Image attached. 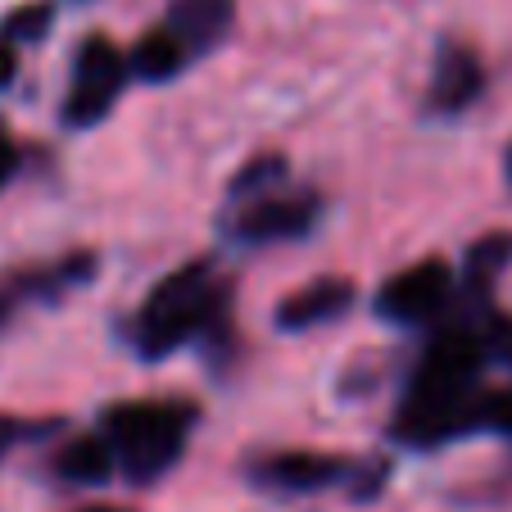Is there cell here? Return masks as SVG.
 Masks as SVG:
<instances>
[{
    "instance_id": "obj_14",
    "label": "cell",
    "mask_w": 512,
    "mask_h": 512,
    "mask_svg": "<svg viewBox=\"0 0 512 512\" xmlns=\"http://www.w3.org/2000/svg\"><path fill=\"white\" fill-rule=\"evenodd\" d=\"M512 263V232H490L481 236V241L467 250V286L476 290V295H485V290L499 281V272Z\"/></svg>"
},
{
    "instance_id": "obj_13",
    "label": "cell",
    "mask_w": 512,
    "mask_h": 512,
    "mask_svg": "<svg viewBox=\"0 0 512 512\" xmlns=\"http://www.w3.org/2000/svg\"><path fill=\"white\" fill-rule=\"evenodd\" d=\"M186 64H191V59H186V50L177 46L164 28L145 32V37L136 41V50L127 55V73H132V78H141V82H155V87H159V82H173Z\"/></svg>"
},
{
    "instance_id": "obj_7",
    "label": "cell",
    "mask_w": 512,
    "mask_h": 512,
    "mask_svg": "<svg viewBox=\"0 0 512 512\" xmlns=\"http://www.w3.org/2000/svg\"><path fill=\"white\" fill-rule=\"evenodd\" d=\"M358 467L340 454H268L250 463V481L272 494H318L354 481Z\"/></svg>"
},
{
    "instance_id": "obj_21",
    "label": "cell",
    "mask_w": 512,
    "mask_h": 512,
    "mask_svg": "<svg viewBox=\"0 0 512 512\" xmlns=\"http://www.w3.org/2000/svg\"><path fill=\"white\" fill-rule=\"evenodd\" d=\"M14 73H19V46H10V41L0 37V91L14 82Z\"/></svg>"
},
{
    "instance_id": "obj_12",
    "label": "cell",
    "mask_w": 512,
    "mask_h": 512,
    "mask_svg": "<svg viewBox=\"0 0 512 512\" xmlns=\"http://www.w3.org/2000/svg\"><path fill=\"white\" fill-rule=\"evenodd\" d=\"M50 467H55V476L64 485H105V481H114V458H109V445L100 440V431L64 440Z\"/></svg>"
},
{
    "instance_id": "obj_6",
    "label": "cell",
    "mask_w": 512,
    "mask_h": 512,
    "mask_svg": "<svg viewBox=\"0 0 512 512\" xmlns=\"http://www.w3.org/2000/svg\"><path fill=\"white\" fill-rule=\"evenodd\" d=\"M454 300V272L440 259H422L413 268L395 272L386 286L377 290V313L395 327H431Z\"/></svg>"
},
{
    "instance_id": "obj_17",
    "label": "cell",
    "mask_w": 512,
    "mask_h": 512,
    "mask_svg": "<svg viewBox=\"0 0 512 512\" xmlns=\"http://www.w3.org/2000/svg\"><path fill=\"white\" fill-rule=\"evenodd\" d=\"M476 431H494V435H508L512 440V386L508 390H481Z\"/></svg>"
},
{
    "instance_id": "obj_2",
    "label": "cell",
    "mask_w": 512,
    "mask_h": 512,
    "mask_svg": "<svg viewBox=\"0 0 512 512\" xmlns=\"http://www.w3.org/2000/svg\"><path fill=\"white\" fill-rule=\"evenodd\" d=\"M227 304H232V286H227L223 272L204 259L182 263V268L168 272V277L145 295V304L136 309L127 336H132L136 354L159 363V358L177 354V349L218 336L223 318H227Z\"/></svg>"
},
{
    "instance_id": "obj_8",
    "label": "cell",
    "mask_w": 512,
    "mask_h": 512,
    "mask_svg": "<svg viewBox=\"0 0 512 512\" xmlns=\"http://www.w3.org/2000/svg\"><path fill=\"white\" fill-rule=\"evenodd\" d=\"M96 277V254H68L59 263H46V268H28L14 272V277L0 281V322H10L19 309L41 300H59L73 286Z\"/></svg>"
},
{
    "instance_id": "obj_23",
    "label": "cell",
    "mask_w": 512,
    "mask_h": 512,
    "mask_svg": "<svg viewBox=\"0 0 512 512\" xmlns=\"http://www.w3.org/2000/svg\"><path fill=\"white\" fill-rule=\"evenodd\" d=\"M503 173H508V186H512V145H508V155H503Z\"/></svg>"
},
{
    "instance_id": "obj_1",
    "label": "cell",
    "mask_w": 512,
    "mask_h": 512,
    "mask_svg": "<svg viewBox=\"0 0 512 512\" xmlns=\"http://www.w3.org/2000/svg\"><path fill=\"white\" fill-rule=\"evenodd\" d=\"M490 318L458 322L435 331L422 349L413 377H408L404 404L395 413V435L408 449H435L463 440L476 431V404H481V372L490 363Z\"/></svg>"
},
{
    "instance_id": "obj_20",
    "label": "cell",
    "mask_w": 512,
    "mask_h": 512,
    "mask_svg": "<svg viewBox=\"0 0 512 512\" xmlns=\"http://www.w3.org/2000/svg\"><path fill=\"white\" fill-rule=\"evenodd\" d=\"M490 358H512V322H499V318H490Z\"/></svg>"
},
{
    "instance_id": "obj_11",
    "label": "cell",
    "mask_w": 512,
    "mask_h": 512,
    "mask_svg": "<svg viewBox=\"0 0 512 512\" xmlns=\"http://www.w3.org/2000/svg\"><path fill=\"white\" fill-rule=\"evenodd\" d=\"M236 19V0H173L168 5V19L159 28L186 50V59L209 55L213 46H223V37L232 32Z\"/></svg>"
},
{
    "instance_id": "obj_3",
    "label": "cell",
    "mask_w": 512,
    "mask_h": 512,
    "mask_svg": "<svg viewBox=\"0 0 512 512\" xmlns=\"http://www.w3.org/2000/svg\"><path fill=\"white\" fill-rule=\"evenodd\" d=\"M195 426V408L182 399H127L105 408L100 417V440L109 445L114 476L132 485L164 481L186 454Z\"/></svg>"
},
{
    "instance_id": "obj_16",
    "label": "cell",
    "mask_w": 512,
    "mask_h": 512,
    "mask_svg": "<svg viewBox=\"0 0 512 512\" xmlns=\"http://www.w3.org/2000/svg\"><path fill=\"white\" fill-rule=\"evenodd\" d=\"M55 23V5H23L14 10L10 19L0 23V37L10 41V46H28V41H41Z\"/></svg>"
},
{
    "instance_id": "obj_9",
    "label": "cell",
    "mask_w": 512,
    "mask_h": 512,
    "mask_svg": "<svg viewBox=\"0 0 512 512\" xmlns=\"http://www.w3.org/2000/svg\"><path fill=\"white\" fill-rule=\"evenodd\" d=\"M481 91H485V68H481V59H476V50L458 46V41H445V46L435 50L426 114L454 118V114H463Z\"/></svg>"
},
{
    "instance_id": "obj_22",
    "label": "cell",
    "mask_w": 512,
    "mask_h": 512,
    "mask_svg": "<svg viewBox=\"0 0 512 512\" xmlns=\"http://www.w3.org/2000/svg\"><path fill=\"white\" fill-rule=\"evenodd\" d=\"M78 512H132V508H114V503H91V508H78Z\"/></svg>"
},
{
    "instance_id": "obj_5",
    "label": "cell",
    "mask_w": 512,
    "mask_h": 512,
    "mask_svg": "<svg viewBox=\"0 0 512 512\" xmlns=\"http://www.w3.org/2000/svg\"><path fill=\"white\" fill-rule=\"evenodd\" d=\"M322 218V195L313 191H263L250 195L232 209L227 218V236L236 245H277V241H300L318 227Z\"/></svg>"
},
{
    "instance_id": "obj_15",
    "label": "cell",
    "mask_w": 512,
    "mask_h": 512,
    "mask_svg": "<svg viewBox=\"0 0 512 512\" xmlns=\"http://www.w3.org/2000/svg\"><path fill=\"white\" fill-rule=\"evenodd\" d=\"M286 177H290V164H286L281 155H259V159H250V164H245L241 173L232 177V204L250 200V195L272 191V186H286Z\"/></svg>"
},
{
    "instance_id": "obj_10",
    "label": "cell",
    "mask_w": 512,
    "mask_h": 512,
    "mask_svg": "<svg viewBox=\"0 0 512 512\" xmlns=\"http://www.w3.org/2000/svg\"><path fill=\"white\" fill-rule=\"evenodd\" d=\"M354 300H358L354 281L318 277V281H309V286L290 290L286 300L277 304L272 322H277V331H313V327H327V322L345 318V313L354 309Z\"/></svg>"
},
{
    "instance_id": "obj_18",
    "label": "cell",
    "mask_w": 512,
    "mask_h": 512,
    "mask_svg": "<svg viewBox=\"0 0 512 512\" xmlns=\"http://www.w3.org/2000/svg\"><path fill=\"white\" fill-rule=\"evenodd\" d=\"M59 431V422H19V417H0V454L23 440H41V435Z\"/></svg>"
},
{
    "instance_id": "obj_4",
    "label": "cell",
    "mask_w": 512,
    "mask_h": 512,
    "mask_svg": "<svg viewBox=\"0 0 512 512\" xmlns=\"http://www.w3.org/2000/svg\"><path fill=\"white\" fill-rule=\"evenodd\" d=\"M127 55L114 46L109 37H87L73 55V78H68V96H64V123L68 127H96L114 114L118 96L127 87Z\"/></svg>"
},
{
    "instance_id": "obj_19",
    "label": "cell",
    "mask_w": 512,
    "mask_h": 512,
    "mask_svg": "<svg viewBox=\"0 0 512 512\" xmlns=\"http://www.w3.org/2000/svg\"><path fill=\"white\" fill-rule=\"evenodd\" d=\"M14 173H19V145H14L10 127L0 123V191L14 182Z\"/></svg>"
}]
</instances>
